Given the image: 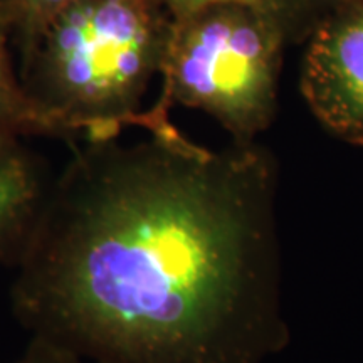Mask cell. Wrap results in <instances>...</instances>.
Masks as SVG:
<instances>
[{
	"instance_id": "11",
	"label": "cell",
	"mask_w": 363,
	"mask_h": 363,
	"mask_svg": "<svg viewBox=\"0 0 363 363\" xmlns=\"http://www.w3.org/2000/svg\"><path fill=\"white\" fill-rule=\"evenodd\" d=\"M360 2H363V0H360Z\"/></svg>"
},
{
	"instance_id": "10",
	"label": "cell",
	"mask_w": 363,
	"mask_h": 363,
	"mask_svg": "<svg viewBox=\"0 0 363 363\" xmlns=\"http://www.w3.org/2000/svg\"><path fill=\"white\" fill-rule=\"evenodd\" d=\"M303 2H305L306 9L310 11L313 19H315L318 26L325 17H328L330 13L338 11V9L350 6V4L360 2V0H303Z\"/></svg>"
},
{
	"instance_id": "4",
	"label": "cell",
	"mask_w": 363,
	"mask_h": 363,
	"mask_svg": "<svg viewBox=\"0 0 363 363\" xmlns=\"http://www.w3.org/2000/svg\"><path fill=\"white\" fill-rule=\"evenodd\" d=\"M299 86L321 126L363 147V2L338 9L316 26Z\"/></svg>"
},
{
	"instance_id": "6",
	"label": "cell",
	"mask_w": 363,
	"mask_h": 363,
	"mask_svg": "<svg viewBox=\"0 0 363 363\" xmlns=\"http://www.w3.org/2000/svg\"><path fill=\"white\" fill-rule=\"evenodd\" d=\"M11 40V26L0 11V138L44 136L43 125L22 91L9 49Z\"/></svg>"
},
{
	"instance_id": "7",
	"label": "cell",
	"mask_w": 363,
	"mask_h": 363,
	"mask_svg": "<svg viewBox=\"0 0 363 363\" xmlns=\"http://www.w3.org/2000/svg\"><path fill=\"white\" fill-rule=\"evenodd\" d=\"M212 2H242L261 9L284 26L291 40L305 38L316 29V22L303 0H162L172 17L182 16Z\"/></svg>"
},
{
	"instance_id": "5",
	"label": "cell",
	"mask_w": 363,
	"mask_h": 363,
	"mask_svg": "<svg viewBox=\"0 0 363 363\" xmlns=\"http://www.w3.org/2000/svg\"><path fill=\"white\" fill-rule=\"evenodd\" d=\"M52 179L22 138H0V262L16 266L29 242Z\"/></svg>"
},
{
	"instance_id": "8",
	"label": "cell",
	"mask_w": 363,
	"mask_h": 363,
	"mask_svg": "<svg viewBox=\"0 0 363 363\" xmlns=\"http://www.w3.org/2000/svg\"><path fill=\"white\" fill-rule=\"evenodd\" d=\"M71 2L72 0H0V11L11 26L12 39L19 44Z\"/></svg>"
},
{
	"instance_id": "3",
	"label": "cell",
	"mask_w": 363,
	"mask_h": 363,
	"mask_svg": "<svg viewBox=\"0 0 363 363\" xmlns=\"http://www.w3.org/2000/svg\"><path fill=\"white\" fill-rule=\"evenodd\" d=\"M284 26L242 2H212L172 17L160 69L162 93L155 101L201 110L249 145L274 121Z\"/></svg>"
},
{
	"instance_id": "9",
	"label": "cell",
	"mask_w": 363,
	"mask_h": 363,
	"mask_svg": "<svg viewBox=\"0 0 363 363\" xmlns=\"http://www.w3.org/2000/svg\"><path fill=\"white\" fill-rule=\"evenodd\" d=\"M13 363H91L59 345L39 337H30L26 350Z\"/></svg>"
},
{
	"instance_id": "2",
	"label": "cell",
	"mask_w": 363,
	"mask_h": 363,
	"mask_svg": "<svg viewBox=\"0 0 363 363\" xmlns=\"http://www.w3.org/2000/svg\"><path fill=\"white\" fill-rule=\"evenodd\" d=\"M170 24L162 0H72L21 40L17 74L44 136L96 143L150 128L142 103Z\"/></svg>"
},
{
	"instance_id": "1",
	"label": "cell",
	"mask_w": 363,
	"mask_h": 363,
	"mask_svg": "<svg viewBox=\"0 0 363 363\" xmlns=\"http://www.w3.org/2000/svg\"><path fill=\"white\" fill-rule=\"evenodd\" d=\"M52 179L11 289L30 337L91 363H264L289 342L278 163L170 118Z\"/></svg>"
}]
</instances>
